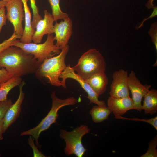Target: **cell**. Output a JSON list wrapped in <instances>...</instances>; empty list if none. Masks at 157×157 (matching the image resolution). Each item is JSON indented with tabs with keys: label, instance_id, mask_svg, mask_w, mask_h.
<instances>
[{
	"label": "cell",
	"instance_id": "cell-15",
	"mask_svg": "<svg viewBox=\"0 0 157 157\" xmlns=\"http://www.w3.org/2000/svg\"><path fill=\"white\" fill-rule=\"evenodd\" d=\"M85 80L99 97L105 92L108 83L105 72L96 73Z\"/></svg>",
	"mask_w": 157,
	"mask_h": 157
},
{
	"label": "cell",
	"instance_id": "cell-12",
	"mask_svg": "<svg viewBox=\"0 0 157 157\" xmlns=\"http://www.w3.org/2000/svg\"><path fill=\"white\" fill-rule=\"evenodd\" d=\"M44 18L38 22L32 36V41L35 43H40L45 35L54 33L53 23L55 21L52 14L47 10H44Z\"/></svg>",
	"mask_w": 157,
	"mask_h": 157
},
{
	"label": "cell",
	"instance_id": "cell-1",
	"mask_svg": "<svg viewBox=\"0 0 157 157\" xmlns=\"http://www.w3.org/2000/svg\"><path fill=\"white\" fill-rule=\"evenodd\" d=\"M41 63L17 47L10 46L0 53V69L4 68L12 77L35 73Z\"/></svg>",
	"mask_w": 157,
	"mask_h": 157
},
{
	"label": "cell",
	"instance_id": "cell-13",
	"mask_svg": "<svg viewBox=\"0 0 157 157\" xmlns=\"http://www.w3.org/2000/svg\"><path fill=\"white\" fill-rule=\"evenodd\" d=\"M25 84V82L22 81L19 85V93L18 97L16 101L8 109L3 118V133L20 115L21 110V105L24 97V93L23 91L22 88Z\"/></svg>",
	"mask_w": 157,
	"mask_h": 157
},
{
	"label": "cell",
	"instance_id": "cell-10",
	"mask_svg": "<svg viewBox=\"0 0 157 157\" xmlns=\"http://www.w3.org/2000/svg\"><path fill=\"white\" fill-rule=\"evenodd\" d=\"M128 75L127 71L122 69L113 73L109 92L110 96L121 98L129 96L128 84Z\"/></svg>",
	"mask_w": 157,
	"mask_h": 157
},
{
	"label": "cell",
	"instance_id": "cell-17",
	"mask_svg": "<svg viewBox=\"0 0 157 157\" xmlns=\"http://www.w3.org/2000/svg\"><path fill=\"white\" fill-rule=\"evenodd\" d=\"M144 100L142 106L146 114L151 115L157 111V91L155 89L149 90L144 96Z\"/></svg>",
	"mask_w": 157,
	"mask_h": 157
},
{
	"label": "cell",
	"instance_id": "cell-3",
	"mask_svg": "<svg viewBox=\"0 0 157 157\" xmlns=\"http://www.w3.org/2000/svg\"><path fill=\"white\" fill-rule=\"evenodd\" d=\"M51 96L52 106L46 116L35 127L23 132L20 134L21 136L29 135L33 137L36 146L40 149L41 147L38 142L40 135L42 131L48 129L52 124L56 123V120L59 116L58 111L64 106L74 105L78 102V100L73 97L63 99H60L56 96L55 91L52 93Z\"/></svg>",
	"mask_w": 157,
	"mask_h": 157
},
{
	"label": "cell",
	"instance_id": "cell-30",
	"mask_svg": "<svg viewBox=\"0 0 157 157\" xmlns=\"http://www.w3.org/2000/svg\"><path fill=\"white\" fill-rule=\"evenodd\" d=\"M153 9V12L147 18H144L141 24H140L139 26H138L136 28V29H138L139 28H140L142 27L143 25V23L144 22L148 19H152L153 17L156 16H157V6H154L153 8H152Z\"/></svg>",
	"mask_w": 157,
	"mask_h": 157
},
{
	"label": "cell",
	"instance_id": "cell-7",
	"mask_svg": "<svg viewBox=\"0 0 157 157\" xmlns=\"http://www.w3.org/2000/svg\"><path fill=\"white\" fill-rule=\"evenodd\" d=\"M5 7L7 12V19L13 25L14 33L21 38L24 32L22 22L24 17L22 0H10L7 2Z\"/></svg>",
	"mask_w": 157,
	"mask_h": 157
},
{
	"label": "cell",
	"instance_id": "cell-32",
	"mask_svg": "<svg viewBox=\"0 0 157 157\" xmlns=\"http://www.w3.org/2000/svg\"><path fill=\"white\" fill-rule=\"evenodd\" d=\"M154 0H148L145 4V6L148 10L152 9L154 7V6L153 3Z\"/></svg>",
	"mask_w": 157,
	"mask_h": 157
},
{
	"label": "cell",
	"instance_id": "cell-26",
	"mask_svg": "<svg viewBox=\"0 0 157 157\" xmlns=\"http://www.w3.org/2000/svg\"><path fill=\"white\" fill-rule=\"evenodd\" d=\"M12 104V101L10 99L0 102V120L3 118L7 110Z\"/></svg>",
	"mask_w": 157,
	"mask_h": 157
},
{
	"label": "cell",
	"instance_id": "cell-21",
	"mask_svg": "<svg viewBox=\"0 0 157 157\" xmlns=\"http://www.w3.org/2000/svg\"><path fill=\"white\" fill-rule=\"evenodd\" d=\"M157 136L156 135L149 142L147 151L140 157H157Z\"/></svg>",
	"mask_w": 157,
	"mask_h": 157
},
{
	"label": "cell",
	"instance_id": "cell-33",
	"mask_svg": "<svg viewBox=\"0 0 157 157\" xmlns=\"http://www.w3.org/2000/svg\"><path fill=\"white\" fill-rule=\"evenodd\" d=\"M8 1L3 0L0 1V8L3 7L5 6Z\"/></svg>",
	"mask_w": 157,
	"mask_h": 157
},
{
	"label": "cell",
	"instance_id": "cell-20",
	"mask_svg": "<svg viewBox=\"0 0 157 157\" xmlns=\"http://www.w3.org/2000/svg\"><path fill=\"white\" fill-rule=\"evenodd\" d=\"M60 0H48L52 9V15L55 22L69 17L68 14L62 11L60 6Z\"/></svg>",
	"mask_w": 157,
	"mask_h": 157
},
{
	"label": "cell",
	"instance_id": "cell-25",
	"mask_svg": "<svg viewBox=\"0 0 157 157\" xmlns=\"http://www.w3.org/2000/svg\"><path fill=\"white\" fill-rule=\"evenodd\" d=\"M148 33L151 37L152 41L154 44L156 51H157V22H155L151 25Z\"/></svg>",
	"mask_w": 157,
	"mask_h": 157
},
{
	"label": "cell",
	"instance_id": "cell-28",
	"mask_svg": "<svg viewBox=\"0 0 157 157\" xmlns=\"http://www.w3.org/2000/svg\"><path fill=\"white\" fill-rule=\"evenodd\" d=\"M11 78L4 68L0 69V86Z\"/></svg>",
	"mask_w": 157,
	"mask_h": 157
},
{
	"label": "cell",
	"instance_id": "cell-22",
	"mask_svg": "<svg viewBox=\"0 0 157 157\" xmlns=\"http://www.w3.org/2000/svg\"><path fill=\"white\" fill-rule=\"evenodd\" d=\"M31 8L33 12V18L31 21L32 27L35 30L36 26L40 20L42 18L39 13V10L36 4V0H30Z\"/></svg>",
	"mask_w": 157,
	"mask_h": 157
},
{
	"label": "cell",
	"instance_id": "cell-6",
	"mask_svg": "<svg viewBox=\"0 0 157 157\" xmlns=\"http://www.w3.org/2000/svg\"><path fill=\"white\" fill-rule=\"evenodd\" d=\"M90 130L87 126L84 124L77 127L71 131L61 129L60 137L65 142L64 149L65 154L67 156L74 154L78 157H82L86 149L82 144V139Z\"/></svg>",
	"mask_w": 157,
	"mask_h": 157
},
{
	"label": "cell",
	"instance_id": "cell-4",
	"mask_svg": "<svg viewBox=\"0 0 157 157\" xmlns=\"http://www.w3.org/2000/svg\"><path fill=\"white\" fill-rule=\"evenodd\" d=\"M72 68L81 78L85 80L96 73L105 72L106 63L100 51L91 49L81 55L77 63Z\"/></svg>",
	"mask_w": 157,
	"mask_h": 157
},
{
	"label": "cell",
	"instance_id": "cell-23",
	"mask_svg": "<svg viewBox=\"0 0 157 157\" xmlns=\"http://www.w3.org/2000/svg\"><path fill=\"white\" fill-rule=\"evenodd\" d=\"M117 119H126L133 120L135 121H140L147 122L152 126L156 130H157V116L148 119H140L137 118H128L121 116H116L115 117Z\"/></svg>",
	"mask_w": 157,
	"mask_h": 157
},
{
	"label": "cell",
	"instance_id": "cell-27",
	"mask_svg": "<svg viewBox=\"0 0 157 157\" xmlns=\"http://www.w3.org/2000/svg\"><path fill=\"white\" fill-rule=\"evenodd\" d=\"M34 139H33L31 135L28 139V143L32 149L34 157H45L46 156L41 152L39 151L38 147L36 146L34 142Z\"/></svg>",
	"mask_w": 157,
	"mask_h": 157
},
{
	"label": "cell",
	"instance_id": "cell-19",
	"mask_svg": "<svg viewBox=\"0 0 157 157\" xmlns=\"http://www.w3.org/2000/svg\"><path fill=\"white\" fill-rule=\"evenodd\" d=\"M21 77H12L0 86V102L7 99L9 92L22 82Z\"/></svg>",
	"mask_w": 157,
	"mask_h": 157
},
{
	"label": "cell",
	"instance_id": "cell-29",
	"mask_svg": "<svg viewBox=\"0 0 157 157\" xmlns=\"http://www.w3.org/2000/svg\"><path fill=\"white\" fill-rule=\"evenodd\" d=\"M6 19L5 7L3 6L0 8V33L3 27L6 25Z\"/></svg>",
	"mask_w": 157,
	"mask_h": 157
},
{
	"label": "cell",
	"instance_id": "cell-31",
	"mask_svg": "<svg viewBox=\"0 0 157 157\" xmlns=\"http://www.w3.org/2000/svg\"><path fill=\"white\" fill-rule=\"evenodd\" d=\"M3 119L0 120V140H2L3 138Z\"/></svg>",
	"mask_w": 157,
	"mask_h": 157
},
{
	"label": "cell",
	"instance_id": "cell-2",
	"mask_svg": "<svg viewBox=\"0 0 157 157\" xmlns=\"http://www.w3.org/2000/svg\"><path fill=\"white\" fill-rule=\"evenodd\" d=\"M69 48L67 44L62 49L59 54L45 59L35 72L36 76L39 78H47L48 83L53 86H61L60 77L67 66L65 60Z\"/></svg>",
	"mask_w": 157,
	"mask_h": 157
},
{
	"label": "cell",
	"instance_id": "cell-18",
	"mask_svg": "<svg viewBox=\"0 0 157 157\" xmlns=\"http://www.w3.org/2000/svg\"><path fill=\"white\" fill-rule=\"evenodd\" d=\"M111 112L107 106H102L97 105L93 107L90 111V114L93 121L97 123L107 119Z\"/></svg>",
	"mask_w": 157,
	"mask_h": 157
},
{
	"label": "cell",
	"instance_id": "cell-8",
	"mask_svg": "<svg viewBox=\"0 0 157 157\" xmlns=\"http://www.w3.org/2000/svg\"><path fill=\"white\" fill-rule=\"evenodd\" d=\"M60 78L62 79L61 81V86L65 88H66L65 85L66 79L69 78L75 80L79 83L81 87L87 92V98L90 101V103H94L100 106H107L104 101L99 100L98 95L86 81L76 73L70 65H67L63 71Z\"/></svg>",
	"mask_w": 157,
	"mask_h": 157
},
{
	"label": "cell",
	"instance_id": "cell-34",
	"mask_svg": "<svg viewBox=\"0 0 157 157\" xmlns=\"http://www.w3.org/2000/svg\"><path fill=\"white\" fill-rule=\"evenodd\" d=\"M3 0V1H9V0Z\"/></svg>",
	"mask_w": 157,
	"mask_h": 157
},
{
	"label": "cell",
	"instance_id": "cell-24",
	"mask_svg": "<svg viewBox=\"0 0 157 157\" xmlns=\"http://www.w3.org/2000/svg\"><path fill=\"white\" fill-rule=\"evenodd\" d=\"M20 38L19 37L13 33L9 38L0 43V53L10 46H12V43L15 40Z\"/></svg>",
	"mask_w": 157,
	"mask_h": 157
},
{
	"label": "cell",
	"instance_id": "cell-11",
	"mask_svg": "<svg viewBox=\"0 0 157 157\" xmlns=\"http://www.w3.org/2000/svg\"><path fill=\"white\" fill-rule=\"evenodd\" d=\"M72 23L69 17L56 22L54 25V33L56 45L62 49L68 44L72 33Z\"/></svg>",
	"mask_w": 157,
	"mask_h": 157
},
{
	"label": "cell",
	"instance_id": "cell-9",
	"mask_svg": "<svg viewBox=\"0 0 157 157\" xmlns=\"http://www.w3.org/2000/svg\"><path fill=\"white\" fill-rule=\"evenodd\" d=\"M128 87L132 94L134 103V109L141 112L142 105L141 101L142 99L147 94L151 85H142L136 76L135 72L131 71L128 75Z\"/></svg>",
	"mask_w": 157,
	"mask_h": 157
},
{
	"label": "cell",
	"instance_id": "cell-16",
	"mask_svg": "<svg viewBox=\"0 0 157 157\" xmlns=\"http://www.w3.org/2000/svg\"><path fill=\"white\" fill-rule=\"evenodd\" d=\"M24 11L25 26L23 35L20 39V41L24 43H28L32 42L33 35L35 31L32 26L31 15L27 2L28 0H22Z\"/></svg>",
	"mask_w": 157,
	"mask_h": 157
},
{
	"label": "cell",
	"instance_id": "cell-5",
	"mask_svg": "<svg viewBox=\"0 0 157 157\" xmlns=\"http://www.w3.org/2000/svg\"><path fill=\"white\" fill-rule=\"evenodd\" d=\"M55 40L53 34H48L43 43H24L16 39L12 46L18 47L27 53L33 55L39 63H41L45 59L52 57L61 52L62 49L54 44Z\"/></svg>",
	"mask_w": 157,
	"mask_h": 157
},
{
	"label": "cell",
	"instance_id": "cell-14",
	"mask_svg": "<svg viewBox=\"0 0 157 157\" xmlns=\"http://www.w3.org/2000/svg\"><path fill=\"white\" fill-rule=\"evenodd\" d=\"M108 108L115 116H121L127 111L134 109V103L130 96L116 97L110 96L107 100Z\"/></svg>",
	"mask_w": 157,
	"mask_h": 157
}]
</instances>
